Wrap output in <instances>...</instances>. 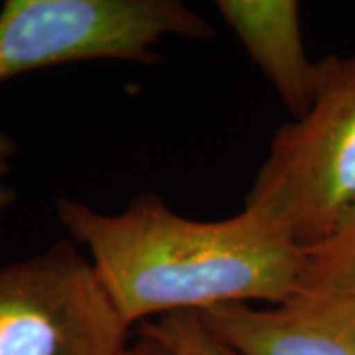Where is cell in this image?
<instances>
[{"instance_id": "6da1fadb", "label": "cell", "mask_w": 355, "mask_h": 355, "mask_svg": "<svg viewBox=\"0 0 355 355\" xmlns=\"http://www.w3.org/2000/svg\"><path fill=\"white\" fill-rule=\"evenodd\" d=\"M60 223L85 247L128 326L221 304H282L298 294L304 253L265 217L200 221L142 191L119 214L60 198Z\"/></svg>"}, {"instance_id": "7a4b0ae2", "label": "cell", "mask_w": 355, "mask_h": 355, "mask_svg": "<svg viewBox=\"0 0 355 355\" xmlns=\"http://www.w3.org/2000/svg\"><path fill=\"white\" fill-rule=\"evenodd\" d=\"M320 65L314 101L277 130L243 203L302 249L355 214V51Z\"/></svg>"}, {"instance_id": "3957f363", "label": "cell", "mask_w": 355, "mask_h": 355, "mask_svg": "<svg viewBox=\"0 0 355 355\" xmlns=\"http://www.w3.org/2000/svg\"><path fill=\"white\" fill-rule=\"evenodd\" d=\"M216 30L180 0H6L0 8V83L79 62L156 64L168 38Z\"/></svg>"}, {"instance_id": "277c9868", "label": "cell", "mask_w": 355, "mask_h": 355, "mask_svg": "<svg viewBox=\"0 0 355 355\" xmlns=\"http://www.w3.org/2000/svg\"><path fill=\"white\" fill-rule=\"evenodd\" d=\"M130 326L71 239L0 266V355H119Z\"/></svg>"}, {"instance_id": "5b68a950", "label": "cell", "mask_w": 355, "mask_h": 355, "mask_svg": "<svg viewBox=\"0 0 355 355\" xmlns=\"http://www.w3.org/2000/svg\"><path fill=\"white\" fill-rule=\"evenodd\" d=\"M203 328L237 355H355V294H296L282 304H221Z\"/></svg>"}, {"instance_id": "8992f818", "label": "cell", "mask_w": 355, "mask_h": 355, "mask_svg": "<svg viewBox=\"0 0 355 355\" xmlns=\"http://www.w3.org/2000/svg\"><path fill=\"white\" fill-rule=\"evenodd\" d=\"M216 8L292 119L302 116L316 97L322 65L306 51L300 4L294 0H217Z\"/></svg>"}, {"instance_id": "52a82bcc", "label": "cell", "mask_w": 355, "mask_h": 355, "mask_svg": "<svg viewBox=\"0 0 355 355\" xmlns=\"http://www.w3.org/2000/svg\"><path fill=\"white\" fill-rule=\"evenodd\" d=\"M298 294H355V214L330 239L306 249Z\"/></svg>"}, {"instance_id": "ba28073f", "label": "cell", "mask_w": 355, "mask_h": 355, "mask_svg": "<svg viewBox=\"0 0 355 355\" xmlns=\"http://www.w3.org/2000/svg\"><path fill=\"white\" fill-rule=\"evenodd\" d=\"M139 330L162 343L170 355H237L203 328L198 312L158 318Z\"/></svg>"}, {"instance_id": "9c48e42d", "label": "cell", "mask_w": 355, "mask_h": 355, "mask_svg": "<svg viewBox=\"0 0 355 355\" xmlns=\"http://www.w3.org/2000/svg\"><path fill=\"white\" fill-rule=\"evenodd\" d=\"M16 153H18V144L6 132L0 130V214L6 211L8 207H12L14 202L18 200L12 186H8L4 182V178L8 174V160Z\"/></svg>"}, {"instance_id": "30bf717a", "label": "cell", "mask_w": 355, "mask_h": 355, "mask_svg": "<svg viewBox=\"0 0 355 355\" xmlns=\"http://www.w3.org/2000/svg\"><path fill=\"white\" fill-rule=\"evenodd\" d=\"M119 355H170L160 342H156L144 331H137V338L130 340L128 345Z\"/></svg>"}]
</instances>
